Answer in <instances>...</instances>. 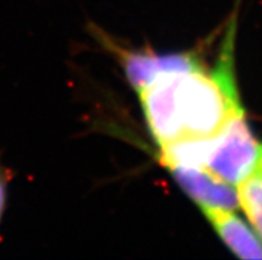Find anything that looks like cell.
<instances>
[{
    "label": "cell",
    "mask_w": 262,
    "mask_h": 260,
    "mask_svg": "<svg viewBox=\"0 0 262 260\" xmlns=\"http://www.w3.org/2000/svg\"><path fill=\"white\" fill-rule=\"evenodd\" d=\"M234 26L226 33L212 72L197 69L166 76L168 113L177 139L209 138L236 115L244 114L234 77Z\"/></svg>",
    "instance_id": "6da1fadb"
},
{
    "label": "cell",
    "mask_w": 262,
    "mask_h": 260,
    "mask_svg": "<svg viewBox=\"0 0 262 260\" xmlns=\"http://www.w3.org/2000/svg\"><path fill=\"white\" fill-rule=\"evenodd\" d=\"M262 144L253 135L245 114L233 117L219 134L212 137L205 168L228 183L237 186L257 173Z\"/></svg>",
    "instance_id": "7a4b0ae2"
},
{
    "label": "cell",
    "mask_w": 262,
    "mask_h": 260,
    "mask_svg": "<svg viewBox=\"0 0 262 260\" xmlns=\"http://www.w3.org/2000/svg\"><path fill=\"white\" fill-rule=\"evenodd\" d=\"M120 59L130 85L137 92L163 75L186 73L204 68L201 60L192 52L155 55L152 52L124 51Z\"/></svg>",
    "instance_id": "3957f363"
},
{
    "label": "cell",
    "mask_w": 262,
    "mask_h": 260,
    "mask_svg": "<svg viewBox=\"0 0 262 260\" xmlns=\"http://www.w3.org/2000/svg\"><path fill=\"white\" fill-rule=\"evenodd\" d=\"M177 183L201 208L234 211L239 206L236 186L220 179L204 168L168 166Z\"/></svg>",
    "instance_id": "277c9868"
},
{
    "label": "cell",
    "mask_w": 262,
    "mask_h": 260,
    "mask_svg": "<svg viewBox=\"0 0 262 260\" xmlns=\"http://www.w3.org/2000/svg\"><path fill=\"white\" fill-rule=\"evenodd\" d=\"M226 247L241 259H262V242L258 235L233 211L201 208Z\"/></svg>",
    "instance_id": "5b68a950"
},
{
    "label": "cell",
    "mask_w": 262,
    "mask_h": 260,
    "mask_svg": "<svg viewBox=\"0 0 262 260\" xmlns=\"http://www.w3.org/2000/svg\"><path fill=\"white\" fill-rule=\"evenodd\" d=\"M238 204L262 242V177L258 172L236 186Z\"/></svg>",
    "instance_id": "8992f818"
},
{
    "label": "cell",
    "mask_w": 262,
    "mask_h": 260,
    "mask_svg": "<svg viewBox=\"0 0 262 260\" xmlns=\"http://www.w3.org/2000/svg\"><path fill=\"white\" fill-rule=\"evenodd\" d=\"M4 202H6V178H4L2 169H0V218L3 214Z\"/></svg>",
    "instance_id": "52a82bcc"
},
{
    "label": "cell",
    "mask_w": 262,
    "mask_h": 260,
    "mask_svg": "<svg viewBox=\"0 0 262 260\" xmlns=\"http://www.w3.org/2000/svg\"><path fill=\"white\" fill-rule=\"evenodd\" d=\"M257 172H258V173H259V174H261V177H262V158H261V162H259L258 170H257Z\"/></svg>",
    "instance_id": "ba28073f"
}]
</instances>
